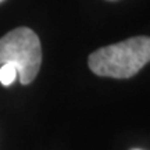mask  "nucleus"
Wrapping results in <instances>:
<instances>
[{"label":"nucleus","mask_w":150,"mask_h":150,"mask_svg":"<svg viewBox=\"0 0 150 150\" xmlns=\"http://www.w3.org/2000/svg\"><path fill=\"white\" fill-rule=\"evenodd\" d=\"M134 150H138V149H134Z\"/></svg>","instance_id":"5"},{"label":"nucleus","mask_w":150,"mask_h":150,"mask_svg":"<svg viewBox=\"0 0 150 150\" xmlns=\"http://www.w3.org/2000/svg\"><path fill=\"white\" fill-rule=\"evenodd\" d=\"M13 64L22 85L31 83L42 64L40 40L29 28L20 27L0 39V65Z\"/></svg>","instance_id":"2"},{"label":"nucleus","mask_w":150,"mask_h":150,"mask_svg":"<svg viewBox=\"0 0 150 150\" xmlns=\"http://www.w3.org/2000/svg\"><path fill=\"white\" fill-rule=\"evenodd\" d=\"M18 72L13 64H3L0 67V83L4 86H10L17 79Z\"/></svg>","instance_id":"3"},{"label":"nucleus","mask_w":150,"mask_h":150,"mask_svg":"<svg viewBox=\"0 0 150 150\" xmlns=\"http://www.w3.org/2000/svg\"><path fill=\"white\" fill-rule=\"evenodd\" d=\"M1 1H4V0H0V3H1Z\"/></svg>","instance_id":"4"},{"label":"nucleus","mask_w":150,"mask_h":150,"mask_svg":"<svg viewBox=\"0 0 150 150\" xmlns=\"http://www.w3.org/2000/svg\"><path fill=\"white\" fill-rule=\"evenodd\" d=\"M150 63V38L135 36L97 49L89 56L88 64L93 74L125 79L138 74Z\"/></svg>","instance_id":"1"}]
</instances>
